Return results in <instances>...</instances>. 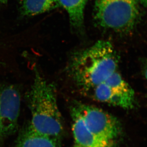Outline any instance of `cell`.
I'll use <instances>...</instances> for the list:
<instances>
[{"mask_svg": "<svg viewBox=\"0 0 147 147\" xmlns=\"http://www.w3.org/2000/svg\"><path fill=\"white\" fill-rule=\"evenodd\" d=\"M119 56L109 42L100 40L71 55L67 70L74 82L84 93H90L116 72Z\"/></svg>", "mask_w": 147, "mask_h": 147, "instance_id": "6da1fadb", "label": "cell"}, {"mask_svg": "<svg viewBox=\"0 0 147 147\" xmlns=\"http://www.w3.org/2000/svg\"><path fill=\"white\" fill-rule=\"evenodd\" d=\"M34 71L33 84L26 96L31 116L27 127L40 134L61 139L64 122L57 105L55 86L36 68Z\"/></svg>", "mask_w": 147, "mask_h": 147, "instance_id": "7a4b0ae2", "label": "cell"}, {"mask_svg": "<svg viewBox=\"0 0 147 147\" xmlns=\"http://www.w3.org/2000/svg\"><path fill=\"white\" fill-rule=\"evenodd\" d=\"M96 24L119 32L132 30L140 17L139 0H95Z\"/></svg>", "mask_w": 147, "mask_h": 147, "instance_id": "3957f363", "label": "cell"}, {"mask_svg": "<svg viewBox=\"0 0 147 147\" xmlns=\"http://www.w3.org/2000/svg\"><path fill=\"white\" fill-rule=\"evenodd\" d=\"M76 103L89 130L101 140L116 145L122 135L119 121L115 116L97 107L78 101Z\"/></svg>", "mask_w": 147, "mask_h": 147, "instance_id": "277c9868", "label": "cell"}, {"mask_svg": "<svg viewBox=\"0 0 147 147\" xmlns=\"http://www.w3.org/2000/svg\"><path fill=\"white\" fill-rule=\"evenodd\" d=\"M90 93L94 99L99 102L126 109L135 106L134 91L117 72Z\"/></svg>", "mask_w": 147, "mask_h": 147, "instance_id": "5b68a950", "label": "cell"}, {"mask_svg": "<svg viewBox=\"0 0 147 147\" xmlns=\"http://www.w3.org/2000/svg\"><path fill=\"white\" fill-rule=\"evenodd\" d=\"M20 106L18 90L12 85H0V145L16 131Z\"/></svg>", "mask_w": 147, "mask_h": 147, "instance_id": "8992f818", "label": "cell"}, {"mask_svg": "<svg viewBox=\"0 0 147 147\" xmlns=\"http://www.w3.org/2000/svg\"><path fill=\"white\" fill-rule=\"evenodd\" d=\"M72 129L75 145L79 147H114V145L101 140L89 130L76 102L70 108Z\"/></svg>", "mask_w": 147, "mask_h": 147, "instance_id": "52a82bcc", "label": "cell"}, {"mask_svg": "<svg viewBox=\"0 0 147 147\" xmlns=\"http://www.w3.org/2000/svg\"><path fill=\"white\" fill-rule=\"evenodd\" d=\"M61 139L45 136L26 127L19 136L15 147H60Z\"/></svg>", "mask_w": 147, "mask_h": 147, "instance_id": "ba28073f", "label": "cell"}, {"mask_svg": "<svg viewBox=\"0 0 147 147\" xmlns=\"http://www.w3.org/2000/svg\"><path fill=\"white\" fill-rule=\"evenodd\" d=\"M88 0H59L61 7L67 11L71 27L82 34L84 28V10Z\"/></svg>", "mask_w": 147, "mask_h": 147, "instance_id": "9c48e42d", "label": "cell"}, {"mask_svg": "<svg viewBox=\"0 0 147 147\" xmlns=\"http://www.w3.org/2000/svg\"><path fill=\"white\" fill-rule=\"evenodd\" d=\"M60 7L59 0H23L21 10L23 16H34Z\"/></svg>", "mask_w": 147, "mask_h": 147, "instance_id": "30bf717a", "label": "cell"}, {"mask_svg": "<svg viewBox=\"0 0 147 147\" xmlns=\"http://www.w3.org/2000/svg\"><path fill=\"white\" fill-rule=\"evenodd\" d=\"M144 74L145 76V78L147 80V62L146 63V65L145 66Z\"/></svg>", "mask_w": 147, "mask_h": 147, "instance_id": "8fae6325", "label": "cell"}, {"mask_svg": "<svg viewBox=\"0 0 147 147\" xmlns=\"http://www.w3.org/2000/svg\"><path fill=\"white\" fill-rule=\"evenodd\" d=\"M142 3L147 7V0H142Z\"/></svg>", "mask_w": 147, "mask_h": 147, "instance_id": "7c38bea8", "label": "cell"}, {"mask_svg": "<svg viewBox=\"0 0 147 147\" xmlns=\"http://www.w3.org/2000/svg\"><path fill=\"white\" fill-rule=\"evenodd\" d=\"M7 0H0V2H1V3H6L7 2Z\"/></svg>", "mask_w": 147, "mask_h": 147, "instance_id": "4fadbf2b", "label": "cell"}, {"mask_svg": "<svg viewBox=\"0 0 147 147\" xmlns=\"http://www.w3.org/2000/svg\"><path fill=\"white\" fill-rule=\"evenodd\" d=\"M78 147V146H76V145H74V146L73 147Z\"/></svg>", "mask_w": 147, "mask_h": 147, "instance_id": "5bb4252c", "label": "cell"}]
</instances>
